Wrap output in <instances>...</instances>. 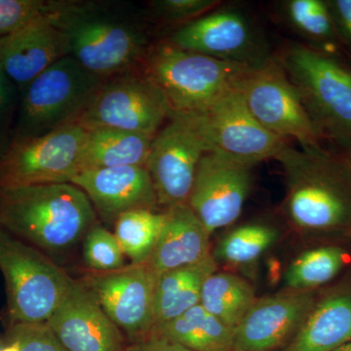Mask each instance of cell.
<instances>
[{"instance_id":"15","label":"cell","mask_w":351,"mask_h":351,"mask_svg":"<svg viewBox=\"0 0 351 351\" xmlns=\"http://www.w3.org/2000/svg\"><path fill=\"white\" fill-rule=\"evenodd\" d=\"M251 170L211 152L201 158L188 204L211 234L242 214L251 191Z\"/></svg>"},{"instance_id":"35","label":"cell","mask_w":351,"mask_h":351,"mask_svg":"<svg viewBox=\"0 0 351 351\" xmlns=\"http://www.w3.org/2000/svg\"><path fill=\"white\" fill-rule=\"evenodd\" d=\"M339 43L351 54V0H326Z\"/></svg>"},{"instance_id":"7","label":"cell","mask_w":351,"mask_h":351,"mask_svg":"<svg viewBox=\"0 0 351 351\" xmlns=\"http://www.w3.org/2000/svg\"><path fill=\"white\" fill-rule=\"evenodd\" d=\"M0 270L11 325L49 319L73 282L47 255L0 226Z\"/></svg>"},{"instance_id":"29","label":"cell","mask_w":351,"mask_h":351,"mask_svg":"<svg viewBox=\"0 0 351 351\" xmlns=\"http://www.w3.org/2000/svg\"><path fill=\"white\" fill-rule=\"evenodd\" d=\"M278 237V230L274 226L247 223L223 235L212 255L217 263H223L232 267L250 265L262 257Z\"/></svg>"},{"instance_id":"10","label":"cell","mask_w":351,"mask_h":351,"mask_svg":"<svg viewBox=\"0 0 351 351\" xmlns=\"http://www.w3.org/2000/svg\"><path fill=\"white\" fill-rule=\"evenodd\" d=\"M208 152L195 113H172L154 136L145 165L159 206L188 203L198 164Z\"/></svg>"},{"instance_id":"6","label":"cell","mask_w":351,"mask_h":351,"mask_svg":"<svg viewBox=\"0 0 351 351\" xmlns=\"http://www.w3.org/2000/svg\"><path fill=\"white\" fill-rule=\"evenodd\" d=\"M106 80L66 56L21 93L13 141L39 137L76 122Z\"/></svg>"},{"instance_id":"21","label":"cell","mask_w":351,"mask_h":351,"mask_svg":"<svg viewBox=\"0 0 351 351\" xmlns=\"http://www.w3.org/2000/svg\"><path fill=\"white\" fill-rule=\"evenodd\" d=\"M351 341V285L318 295L295 338L281 351H334Z\"/></svg>"},{"instance_id":"22","label":"cell","mask_w":351,"mask_h":351,"mask_svg":"<svg viewBox=\"0 0 351 351\" xmlns=\"http://www.w3.org/2000/svg\"><path fill=\"white\" fill-rule=\"evenodd\" d=\"M217 270L218 263L212 255L196 265L157 276L154 327L175 319L199 304L203 284Z\"/></svg>"},{"instance_id":"17","label":"cell","mask_w":351,"mask_h":351,"mask_svg":"<svg viewBox=\"0 0 351 351\" xmlns=\"http://www.w3.org/2000/svg\"><path fill=\"white\" fill-rule=\"evenodd\" d=\"M46 323L68 351H125L123 334L80 281Z\"/></svg>"},{"instance_id":"20","label":"cell","mask_w":351,"mask_h":351,"mask_svg":"<svg viewBox=\"0 0 351 351\" xmlns=\"http://www.w3.org/2000/svg\"><path fill=\"white\" fill-rule=\"evenodd\" d=\"M165 223L147 261L156 276L196 265L211 257V233L188 203L166 209Z\"/></svg>"},{"instance_id":"30","label":"cell","mask_w":351,"mask_h":351,"mask_svg":"<svg viewBox=\"0 0 351 351\" xmlns=\"http://www.w3.org/2000/svg\"><path fill=\"white\" fill-rule=\"evenodd\" d=\"M83 239V261L91 271H112L126 265L119 240L107 228L94 226Z\"/></svg>"},{"instance_id":"38","label":"cell","mask_w":351,"mask_h":351,"mask_svg":"<svg viewBox=\"0 0 351 351\" xmlns=\"http://www.w3.org/2000/svg\"><path fill=\"white\" fill-rule=\"evenodd\" d=\"M0 351H21L19 343L15 341H11L10 345L5 346V348H2Z\"/></svg>"},{"instance_id":"26","label":"cell","mask_w":351,"mask_h":351,"mask_svg":"<svg viewBox=\"0 0 351 351\" xmlns=\"http://www.w3.org/2000/svg\"><path fill=\"white\" fill-rule=\"evenodd\" d=\"M280 13L290 29L313 44L311 47L330 53L339 43L324 0H286L280 3Z\"/></svg>"},{"instance_id":"13","label":"cell","mask_w":351,"mask_h":351,"mask_svg":"<svg viewBox=\"0 0 351 351\" xmlns=\"http://www.w3.org/2000/svg\"><path fill=\"white\" fill-rule=\"evenodd\" d=\"M80 281L129 343L152 331L157 276L147 262L130 263L112 271H91Z\"/></svg>"},{"instance_id":"32","label":"cell","mask_w":351,"mask_h":351,"mask_svg":"<svg viewBox=\"0 0 351 351\" xmlns=\"http://www.w3.org/2000/svg\"><path fill=\"white\" fill-rule=\"evenodd\" d=\"M219 3L217 0H156L151 7L152 13L163 22L182 27L211 12Z\"/></svg>"},{"instance_id":"25","label":"cell","mask_w":351,"mask_h":351,"mask_svg":"<svg viewBox=\"0 0 351 351\" xmlns=\"http://www.w3.org/2000/svg\"><path fill=\"white\" fill-rule=\"evenodd\" d=\"M256 299L253 286L243 277L217 270L203 284L200 304L235 329Z\"/></svg>"},{"instance_id":"5","label":"cell","mask_w":351,"mask_h":351,"mask_svg":"<svg viewBox=\"0 0 351 351\" xmlns=\"http://www.w3.org/2000/svg\"><path fill=\"white\" fill-rule=\"evenodd\" d=\"M145 73L156 83L172 113L204 110L237 87L253 66L219 61L166 43L147 51Z\"/></svg>"},{"instance_id":"34","label":"cell","mask_w":351,"mask_h":351,"mask_svg":"<svg viewBox=\"0 0 351 351\" xmlns=\"http://www.w3.org/2000/svg\"><path fill=\"white\" fill-rule=\"evenodd\" d=\"M9 336L19 343L21 351H68L46 322L11 325Z\"/></svg>"},{"instance_id":"14","label":"cell","mask_w":351,"mask_h":351,"mask_svg":"<svg viewBox=\"0 0 351 351\" xmlns=\"http://www.w3.org/2000/svg\"><path fill=\"white\" fill-rule=\"evenodd\" d=\"M168 43L219 60L256 66L270 57L256 25L240 11L219 9L178 27Z\"/></svg>"},{"instance_id":"19","label":"cell","mask_w":351,"mask_h":351,"mask_svg":"<svg viewBox=\"0 0 351 351\" xmlns=\"http://www.w3.org/2000/svg\"><path fill=\"white\" fill-rule=\"evenodd\" d=\"M71 184L82 189L103 216L115 219L133 210L159 206L154 184L145 166L84 170Z\"/></svg>"},{"instance_id":"8","label":"cell","mask_w":351,"mask_h":351,"mask_svg":"<svg viewBox=\"0 0 351 351\" xmlns=\"http://www.w3.org/2000/svg\"><path fill=\"white\" fill-rule=\"evenodd\" d=\"M172 114L161 90L133 69L108 78L76 123L87 131L115 129L154 137Z\"/></svg>"},{"instance_id":"39","label":"cell","mask_w":351,"mask_h":351,"mask_svg":"<svg viewBox=\"0 0 351 351\" xmlns=\"http://www.w3.org/2000/svg\"><path fill=\"white\" fill-rule=\"evenodd\" d=\"M334 351H351V341L350 343L341 346V348H337V350Z\"/></svg>"},{"instance_id":"9","label":"cell","mask_w":351,"mask_h":351,"mask_svg":"<svg viewBox=\"0 0 351 351\" xmlns=\"http://www.w3.org/2000/svg\"><path fill=\"white\" fill-rule=\"evenodd\" d=\"M237 89L253 117L270 133L286 142L295 141L301 149L321 147L322 138L278 59L269 57L249 69Z\"/></svg>"},{"instance_id":"16","label":"cell","mask_w":351,"mask_h":351,"mask_svg":"<svg viewBox=\"0 0 351 351\" xmlns=\"http://www.w3.org/2000/svg\"><path fill=\"white\" fill-rule=\"evenodd\" d=\"M316 291L282 292L256 299L235 328L233 351H281L295 338L311 313Z\"/></svg>"},{"instance_id":"28","label":"cell","mask_w":351,"mask_h":351,"mask_svg":"<svg viewBox=\"0 0 351 351\" xmlns=\"http://www.w3.org/2000/svg\"><path fill=\"white\" fill-rule=\"evenodd\" d=\"M165 212L138 209L115 219L114 235L131 263L147 262L151 257L165 223Z\"/></svg>"},{"instance_id":"11","label":"cell","mask_w":351,"mask_h":351,"mask_svg":"<svg viewBox=\"0 0 351 351\" xmlns=\"http://www.w3.org/2000/svg\"><path fill=\"white\" fill-rule=\"evenodd\" d=\"M87 133L73 122L39 137L13 141L0 159V186L71 184L80 173Z\"/></svg>"},{"instance_id":"2","label":"cell","mask_w":351,"mask_h":351,"mask_svg":"<svg viewBox=\"0 0 351 351\" xmlns=\"http://www.w3.org/2000/svg\"><path fill=\"white\" fill-rule=\"evenodd\" d=\"M274 159L283 168V211L294 228L311 233L350 230L351 176L339 154L286 143Z\"/></svg>"},{"instance_id":"23","label":"cell","mask_w":351,"mask_h":351,"mask_svg":"<svg viewBox=\"0 0 351 351\" xmlns=\"http://www.w3.org/2000/svg\"><path fill=\"white\" fill-rule=\"evenodd\" d=\"M154 137L115 130L88 131L80 161V172L101 168L147 165Z\"/></svg>"},{"instance_id":"27","label":"cell","mask_w":351,"mask_h":351,"mask_svg":"<svg viewBox=\"0 0 351 351\" xmlns=\"http://www.w3.org/2000/svg\"><path fill=\"white\" fill-rule=\"evenodd\" d=\"M348 262V254L339 246H321L302 253L286 270L289 290L315 291L332 280Z\"/></svg>"},{"instance_id":"33","label":"cell","mask_w":351,"mask_h":351,"mask_svg":"<svg viewBox=\"0 0 351 351\" xmlns=\"http://www.w3.org/2000/svg\"><path fill=\"white\" fill-rule=\"evenodd\" d=\"M21 92L0 69V159L13 142Z\"/></svg>"},{"instance_id":"18","label":"cell","mask_w":351,"mask_h":351,"mask_svg":"<svg viewBox=\"0 0 351 351\" xmlns=\"http://www.w3.org/2000/svg\"><path fill=\"white\" fill-rule=\"evenodd\" d=\"M51 14L0 38V69L21 93L43 71L69 56L66 36Z\"/></svg>"},{"instance_id":"12","label":"cell","mask_w":351,"mask_h":351,"mask_svg":"<svg viewBox=\"0 0 351 351\" xmlns=\"http://www.w3.org/2000/svg\"><path fill=\"white\" fill-rule=\"evenodd\" d=\"M195 113L209 152L253 168L274 159L286 141L261 125L237 88Z\"/></svg>"},{"instance_id":"40","label":"cell","mask_w":351,"mask_h":351,"mask_svg":"<svg viewBox=\"0 0 351 351\" xmlns=\"http://www.w3.org/2000/svg\"><path fill=\"white\" fill-rule=\"evenodd\" d=\"M348 232H350V237H351V228H350V230H348Z\"/></svg>"},{"instance_id":"4","label":"cell","mask_w":351,"mask_h":351,"mask_svg":"<svg viewBox=\"0 0 351 351\" xmlns=\"http://www.w3.org/2000/svg\"><path fill=\"white\" fill-rule=\"evenodd\" d=\"M278 60L321 138L351 142V69L334 54L302 44L289 46Z\"/></svg>"},{"instance_id":"1","label":"cell","mask_w":351,"mask_h":351,"mask_svg":"<svg viewBox=\"0 0 351 351\" xmlns=\"http://www.w3.org/2000/svg\"><path fill=\"white\" fill-rule=\"evenodd\" d=\"M96 211L75 184L0 186V226L52 258L97 225Z\"/></svg>"},{"instance_id":"24","label":"cell","mask_w":351,"mask_h":351,"mask_svg":"<svg viewBox=\"0 0 351 351\" xmlns=\"http://www.w3.org/2000/svg\"><path fill=\"white\" fill-rule=\"evenodd\" d=\"M149 334L195 351H233L235 329L208 313L199 304L175 319L152 328Z\"/></svg>"},{"instance_id":"3","label":"cell","mask_w":351,"mask_h":351,"mask_svg":"<svg viewBox=\"0 0 351 351\" xmlns=\"http://www.w3.org/2000/svg\"><path fill=\"white\" fill-rule=\"evenodd\" d=\"M51 18L66 36L69 56L103 80L131 71L149 51L142 24L110 4L57 1Z\"/></svg>"},{"instance_id":"36","label":"cell","mask_w":351,"mask_h":351,"mask_svg":"<svg viewBox=\"0 0 351 351\" xmlns=\"http://www.w3.org/2000/svg\"><path fill=\"white\" fill-rule=\"evenodd\" d=\"M125 351H195L162 337L147 334L144 338L129 343Z\"/></svg>"},{"instance_id":"37","label":"cell","mask_w":351,"mask_h":351,"mask_svg":"<svg viewBox=\"0 0 351 351\" xmlns=\"http://www.w3.org/2000/svg\"><path fill=\"white\" fill-rule=\"evenodd\" d=\"M339 145L341 147V152H339V156L343 159L351 176V142L343 143V144Z\"/></svg>"},{"instance_id":"31","label":"cell","mask_w":351,"mask_h":351,"mask_svg":"<svg viewBox=\"0 0 351 351\" xmlns=\"http://www.w3.org/2000/svg\"><path fill=\"white\" fill-rule=\"evenodd\" d=\"M55 5L45 0H0V38L43 19Z\"/></svg>"}]
</instances>
